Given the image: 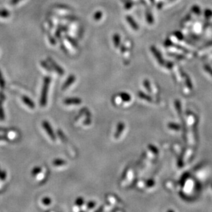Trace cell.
Returning a JSON list of instances; mask_svg holds the SVG:
<instances>
[{"instance_id":"6da1fadb","label":"cell","mask_w":212,"mask_h":212,"mask_svg":"<svg viewBox=\"0 0 212 212\" xmlns=\"http://www.w3.org/2000/svg\"><path fill=\"white\" fill-rule=\"evenodd\" d=\"M51 83V78L50 77H45L43 80V88H42L41 98H40V105L41 107H45L47 104L48 101V93L49 91V84Z\"/></svg>"},{"instance_id":"7a4b0ae2","label":"cell","mask_w":212,"mask_h":212,"mask_svg":"<svg viewBox=\"0 0 212 212\" xmlns=\"http://www.w3.org/2000/svg\"><path fill=\"white\" fill-rule=\"evenodd\" d=\"M42 126L43 127L45 130L48 133V135H49V137H50V139L52 141H55L56 137L54 131H53L52 126H50V124H49V123L48 121H45H45L42 122Z\"/></svg>"},{"instance_id":"3957f363","label":"cell","mask_w":212,"mask_h":212,"mask_svg":"<svg viewBox=\"0 0 212 212\" xmlns=\"http://www.w3.org/2000/svg\"><path fill=\"white\" fill-rule=\"evenodd\" d=\"M48 61L50 63L51 65L53 67V68L56 71V72H57L60 75L62 76L64 74V70L61 68V66H59L58 65H57V63H56L54 61H53V60L50 58V57H48Z\"/></svg>"},{"instance_id":"277c9868","label":"cell","mask_w":212,"mask_h":212,"mask_svg":"<svg viewBox=\"0 0 212 212\" xmlns=\"http://www.w3.org/2000/svg\"><path fill=\"white\" fill-rule=\"evenodd\" d=\"M76 80V77L75 76L73 75H70L68 78V79L66 80L65 83L63 84V85L62 87V90H66L67 89H68V88L72 85V84L75 82Z\"/></svg>"},{"instance_id":"5b68a950","label":"cell","mask_w":212,"mask_h":212,"mask_svg":"<svg viewBox=\"0 0 212 212\" xmlns=\"http://www.w3.org/2000/svg\"><path fill=\"white\" fill-rule=\"evenodd\" d=\"M82 100L78 98H67L64 100V104L67 105H75V104H80Z\"/></svg>"},{"instance_id":"8992f818","label":"cell","mask_w":212,"mask_h":212,"mask_svg":"<svg viewBox=\"0 0 212 212\" xmlns=\"http://www.w3.org/2000/svg\"><path fill=\"white\" fill-rule=\"evenodd\" d=\"M22 98L23 102H24V104H26L28 107L32 109H34L35 104L34 103V102L31 99H30L28 97L26 96V95H23V96H22Z\"/></svg>"},{"instance_id":"52a82bcc","label":"cell","mask_w":212,"mask_h":212,"mask_svg":"<svg viewBox=\"0 0 212 212\" xmlns=\"http://www.w3.org/2000/svg\"><path fill=\"white\" fill-rule=\"evenodd\" d=\"M66 161L61 159H56L53 161V165L55 166H62L66 164Z\"/></svg>"},{"instance_id":"ba28073f","label":"cell","mask_w":212,"mask_h":212,"mask_svg":"<svg viewBox=\"0 0 212 212\" xmlns=\"http://www.w3.org/2000/svg\"><path fill=\"white\" fill-rule=\"evenodd\" d=\"M5 119V114L4 110H3L2 100H0V121H3Z\"/></svg>"},{"instance_id":"9c48e42d","label":"cell","mask_w":212,"mask_h":212,"mask_svg":"<svg viewBox=\"0 0 212 212\" xmlns=\"http://www.w3.org/2000/svg\"><path fill=\"white\" fill-rule=\"evenodd\" d=\"M41 170H42V169H41V167H39V166H36V167H34L33 169V170H32V172H31L32 175L34 176H37L38 174H40Z\"/></svg>"},{"instance_id":"30bf717a","label":"cell","mask_w":212,"mask_h":212,"mask_svg":"<svg viewBox=\"0 0 212 212\" xmlns=\"http://www.w3.org/2000/svg\"><path fill=\"white\" fill-rule=\"evenodd\" d=\"M10 16V13L6 10H0V17L7 18Z\"/></svg>"},{"instance_id":"8fae6325","label":"cell","mask_w":212,"mask_h":212,"mask_svg":"<svg viewBox=\"0 0 212 212\" xmlns=\"http://www.w3.org/2000/svg\"><path fill=\"white\" fill-rule=\"evenodd\" d=\"M5 84H5V80H4V79H3L1 71H0V88H1L2 89H4Z\"/></svg>"},{"instance_id":"7c38bea8","label":"cell","mask_w":212,"mask_h":212,"mask_svg":"<svg viewBox=\"0 0 212 212\" xmlns=\"http://www.w3.org/2000/svg\"><path fill=\"white\" fill-rule=\"evenodd\" d=\"M41 66L43 67V68L44 69H45L47 71H48V72H51L52 71V68H51V67H49V66L48 65V64H47V63H46V62H45V61H41Z\"/></svg>"},{"instance_id":"4fadbf2b","label":"cell","mask_w":212,"mask_h":212,"mask_svg":"<svg viewBox=\"0 0 212 212\" xmlns=\"http://www.w3.org/2000/svg\"><path fill=\"white\" fill-rule=\"evenodd\" d=\"M42 203H43V204H45V205H49V204H50L52 203V200L50 198L45 197L44 199H43V200H42Z\"/></svg>"},{"instance_id":"5bb4252c","label":"cell","mask_w":212,"mask_h":212,"mask_svg":"<svg viewBox=\"0 0 212 212\" xmlns=\"http://www.w3.org/2000/svg\"><path fill=\"white\" fill-rule=\"evenodd\" d=\"M66 38H67V39H68V41L69 42V43H71V44H72L73 47H76V48L78 47V44H77V43H76V42L75 41H74V39H73L72 38H71V37H69V36H67V37H66Z\"/></svg>"},{"instance_id":"9a60e30c","label":"cell","mask_w":212,"mask_h":212,"mask_svg":"<svg viewBox=\"0 0 212 212\" xmlns=\"http://www.w3.org/2000/svg\"><path fill=\"white\" fill-rule=\"evenodd\" d=\"M6 172L4 170H2L1 168H0V179L2 180V181H5L6 179Z\"/></svg>"},{"instance_id":"2e32d148","label":"cell","mask_w":212,"mask_h":212,"mask_svg":"<svg viewBox=\"0 0 212 212\" xmlns=\"http://www.w3.org/2000/svg\"><path fill=\"white\" fill-rule=\"evenodd\" d=\"M84 204V199L83 198H78L76 200V204L77 206H82Z\"/></svg>"},{"instance_id":"e0dca14e","label":"cell","mask_w":212,"mask_h":212,"mask_svg":"<svg viewBox=\"0 0 212 212\" xmlns=\"http://www.w3.org/2000/svg\"><path fill=\"white\" fill-rule=\"evenodd\" d=\"M10 141V139L6 135H0V141Z\"/></svg>"},{"instance_id":"ac0fdd59","label":"cell","mask_w":212,"mask_h":212,"mask_svg":"<svg viewBox=\"0 0 212 212\" xmlns=\"http://www.w3.org/2000/svg\"><path fill=\"white\" fill-rule=\"evenodd\" d=\"M61 33H62V31H61V30H60V29H58L57 30H56V34H55L56 37V38H59L60 37H61Z\"/></svg>"},{"instance_id":"d6986e66","label":"cell","mask_w":212,"mask_h":212,"mask_svg":"<svg viewBox=\"0 0 212 212\" xmlns=\"http://www.w3.org/2000/svg\"><path fill=\"white\" fill-rule=\"evenodd\" d=\"M94 206H95V203L93 202H89L87 204V207L88 208H89V209H91V208L94 207Z\"/></svg>"},{"instance_id":"ffe728a7","label":"cell","mask_w":212,"mask_h":212,"mask_svg":"<svg viewBox=\"0 0 212 212\" xmlns=\"http://www.w3.org/2000/svg\"><path fill=\"white\" fill-rule=\"evenodd\" d=\"M0 132H3V133H8V132H10V129H4V128H1V127H0Z\"/></svg>"},{"instance_id":"44dd1931","label":"cell","mask_w":212,"mask_h":212,"mask_svg":"<svg viewBox=\"0 0 212 212\" xmlns=\"http://www.w3.org/2000/svg\"><path fill=\"white\" fill-rule=\"evenodd\" d=\"M49 41H50V43L52 45H56V40L54 38V37H49Z\"/></svg>"},{"instance_id":"7402d4cb","label":"cell","mask_w":212,"mask_h":212,"mask_svg":"<svg viewBox=\"0 0 212 212\" xmlns=\"http://www.w3.org/2000/svg\"><path fill=\"white\" fill-rule=\"evenodd\" d=\"M20 1H22V0H11L10 3H11L12 5H15V4H17V3L19 2Z\"/></svg>"},{"instance_id":"603a6c76","label":"cell","mask_w":212,"mask_h":212,"mask_svg":"<svg viewBox=\"0 0 212 212\" xmlns=\"http://www.w3.org/2000/svg\"><path fill=\"white\" fill-rule=\"evenodd\" d=\"M58 29L61 30L62 32H65L66 30H68V28L65 27V26H61L58 28Z\"/></svg>"},{"instance_id":"cb8c5ba5","label":"cell","mask_w":212,"mask_h":212,"mask_svg":"<svg viewBox=\"0 0 212 212\" xmlns=\"http://www.w3.org/2000/svg\"><path fill=\"white\" fill-rule=\"evenodd\" d=\"M100 17H101V13H97L95 15V19H100Z\"/></svg>"}]
</instances>
